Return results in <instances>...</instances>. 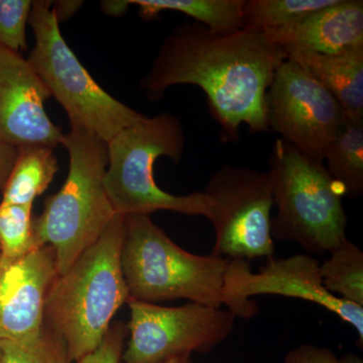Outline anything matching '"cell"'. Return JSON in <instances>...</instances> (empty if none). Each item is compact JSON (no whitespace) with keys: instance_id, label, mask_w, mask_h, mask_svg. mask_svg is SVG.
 <instances>
[{"instance_id":"1","label":"cell","mask_w":363,"mask_h":363,"mask_svg":"<svg viewBox=\"0 0 363 363\" xmlns=\"http://www.w3.org/2000/svg\"><path fill=\"white\" fill-rule=\"evenodd\" d=\"M285 60L283 48L262 30L218 35L196 21L185 23L164 38L140 87L152 101L172 86L201 88L222 142L235 143L241 124L252 133L269 130L266 94Z\"/></svg>"},{"instance_id":"2","label":"cell","mask_w":363,"mask_h":363,"mask_svg":"<svg viewBox=\"0 0 363 363\" xmlns=\"http://www.w3.org/2000/svg\"><path fill=\"white\" fill-rule=\"evenodd\" d=\"M124 217L116 215L104 233L52 284L44 326L63 339L72 362L93 352L112 318L130 300L121 271Z\"/></svg>"},{"instance_id":"3","label":"cell","mask_w":363,"mask_h":363,"mask_svg":"<svg viewBox=\"0 0 363 363\" xmlns=\"http://www.w3.org/2000/svg\"><path fill=\"white\" fill-rule=\"evenodd\" d=\"M185 145L180 119L169 113L145 116L107 143L104 186L114 212L128 216L168 210L209 218L213 201L204 192L172 195L154 178L157 160L168 157L178 164Z\"/></svg>"},{"instance_id":"4","label":"cell","mask_w":363,"mask_h":363,"mask_svg":"<svg viewBox=\"0 0 363 363\" xmlns=\"http://www.w3.org/2000/svg\"><path fill=\"white\" fill-rule=\"evenodd\" d=\"M63 145L70 157L65 183L47 198L44 211L33 220L35 247L54 248L59 274L99 238L117 215L104 186L107 143L71 128Z\"/></svg>"},{"instance_id":"5","label":"cell","mask_w":363,"mask_h":363,"mask_svg":"<svg viewBox=\"0 0 363 363\" xmlns=\"http://www.w3.org/2000/svg\"><path fill=\"white\" fill-rule=\"evenodd\" d=\"M124 217L121 271L133 300L166 302L186 298L222 307L229 259L183 250L147 214Z\"/></svg>"},{"instance_id":"6","label":"cell","mask_w":363,"mask_h":363,"mask_svg":"<svg viewBox=\"0 0 363 363\" xmlns=\"http://www.w3.org/2000/svg\"><path fill=\"white\" fill-rule=\"evenodd\" d=\"M269 174L278 208L271 222L274 240L292 241L314 255L329 253L347 240L344 195L323 162L279 138Z\"/></svg>"},{"instance_id":"7","label":"cell","mask_w":363,"mask_h":363,"mask_svg":"<svg viewBox=\"0 0 363 363\" xmlns=\"http://www.w3.org/2000/svg\"><path fill=\"white\" fill-rule=\"evenodd\" d=\"M28 23L35 45L26 60L65 109L71 128L85 130L107 143L145 116L95 82L64 40L52 2L33 1Z\"/></svg>"},{"instance_id":"8","label":"cell","mask_w":363,"mask_h":363,"mask_svg":"<svg viewBox=\"0 0 363 363\" xmlns=\"http://www.w3.org/2000/svg\"><path fill=\"white\" fill-rule=\"evenodd\" d=\"M213 201L212 253L229 259L267 257L274 253L272 235L274 193L269 172L224 164L203 191Z\"/></svg>"},{"instance_id":"9","label":"cell","mask_w":363,"mask_h":363,"mask_svg":"<svg viewBox=\"0 0 363 363\" xmlns=\"http://www.w3.org/2000/svg\"><path fill=\"white\" fill-rule=\"evenodd\" d=\"M130 341L121 363H162L206 353L231 335L235 315L222 307L188 303L164 307L130 298Z\"/></svg>"},{"instance_id":"10","label":"cell","mask_w":363,"mask_h":363,"mask_svg":"<svg viewBox=\"0 0 363 363\" xmlns=\"http://www.w3.org/2000/svg\"><path fill=\"white\" fill-rule=\"evenodd\" d=\"M283 296L300 298L321 306L343 322L351 325L363 344V307L351 304L329 293L322 284L320 262L310 255H296L288 259H267L257 272L250 262L230 259L224 276L222 305L235 317L252 319L259 314L255 296Z\"/></svg>"},{"instance_id":"11","label":"cell","mask_w":363,"mask_h":363,"mask_svg":"<svg viewBox=\"0 0 363 363\" xmlns=\"http://www.w3.org/2000/svg\"><path fill=\"white\" fill-rule=\"evenodd\" d=\"M264 102L269 130L305 156L323 162L325 149L344 125V112L333 95L286 59L277 69Z\"/></svg>"},{"instance_id":"12","label":"cell","mask_w":363,"mask_h":363,"mask_svg":"<svg viewBox=\"0 0 363 363\" xmlns=\"http://www.w3.org/2000/svg\"><path fill=\"white\" fill-rule=\"evenodd\" d=\"M51 93L28 60L0 47V145L16 150L63 145L45 109Z\"/></svg>"},{"instance_id":"13","label":"cell","mask_w":363,"mask_h":363,"mask_svg":"<svg viewBox=\"0 0 363 363\" xmlns=\"http://www.w3.org/2000/svg\"><path fill=\"white\" fill-rule=\"evenodd\" d=\"M58 276L56 252L50 245L16 259L0 257V341L28 340L42 333L45 302Z\"/></svg>"},{"instance_id":"14","label":"cell","mask_w":363,"mask_h":363,"mask_svg":"<svg viewBox=\"0 0 363 363\" xmlns=\"http://www.w3.org/2000/svg\"><path fill=\"white\" fill-rule=\"evenodd\" d=\"M266 33L283 48L286 59L295 54L351 51L363 47V1L337 0L290 28Z\"/></svg>"},{"instance_id":"15","label":"cell","mask_w":363,"mask_h":363,"mask_svg":"<svg viewBox=\"0 0 363 363\" xmlns=\"http://www.w3.org/2000/svg\"><path fill=\"white\" fill-rule=\"evenodd\" d=\"M333 95L348 119H363V47L336 55L288 57Z\"/></svg>"},{"instance_id":"16","label":"cell","mask_w":363,"mask_h":363,"mask_svg":"<svg viewBox=\"0 0 363 363\" xmlns=\"http://www.w3.org/2000/svg\"><path fill=\"white\" fill-rule=\"evenodd\" d=\"M245 0H128L140 7L143 20H152L162 11H176L190 16L210 32L230 35L243 30Z\"/></svg>"},{"instance_id":"17","label":"cell","mask_w":363,"mask_h":363,"mask_svg":"<svg viewBox=\"0 0 363 363\" xmlns=\"http://www.w3.org/2000/svg\"><path fill=\"white\" fill-rule=\"evenodd\" d=\"M52 147H30L18 150V157L2 188L0 204L33 207L58 172Z\"/></svg>"},{"instance_id":"18","label":"cell","mask_w":363,"mask_h":363,"mask_svg":"<svg viewBox=\"0 0 363 363\" xmlns=\"http://www.w3.org/2000/svg\"><path fill=\"white\" fill-rule=\"evenodd\" d=\"M327 171L343 195L358 197L363 192V119L345 118L340 133L324 152Z\"/></svg>"},{"instance_id":"19","label":"cell","mask_w":363,"mask_h":363,"mask_svg":"<svg viewBox=\"0 0 363 363\" xmlns=\"http://www.w3.org/2000/svg\"><path fill=\"white\" fill-rule=\"evenodd\" d=\"M320 264L322 284L329 293L363 307V252L346 240Z\"/></svg>"},{"instance_id":"20","label":"cell","mask_w":363,"mask_h":363,"mask_svg":"<svg viewBox=\"0 0 363 363\" xmlns=\"http://www.w3.org/2000/svg\"><path fill=\"white\" fill-rule=\"evenodd\" d=\"M336 1L337 0H245L243 28L262 32L285 30Z\"/></svg>"},{"instance_id":"21","label":"cell","mask_w":363,"mask_h":363,"mask_svg":"<svg viewBox=\"0 0 363 363\" xmlns=\"http://www.w3.org/2000/svg\"><path fill=\"white\" fill-rule=\"evenodd\" d=\"M1 363H72L63 339L50 329L37 337L21 341H0Z\"/></svg>"},{"instance_id":"22","label":"cell","mask_w":363,"mask_h":363,"mask_svg":"<svg viewBox=\"0 0 363 363\" xmlns=\"http://www.w3.org/2000/svg\"><path fill=\"white\" fill-rule=\"evenodd\" d=\"M33 207L0 204V257L16 259L35 248Z\"/></svg>"},{"instance_id":"23","label":"cell","mask_w":363,"mask_h":363,"mask_svg":"<svg viewBox=\"0 0 363 363\" xmlns=\"http://www.w3.org/2000/svg\"><path fill=\"white\" fill-rule=\"evenodd\" d=\"M32 6L30 0H0V47L18 54L25 51Z\"/></svg>"},{"instance_id":"24","label":"cell","mask_w":363,"mask_h":363,"mask_svg":"<svg viewBox=\"0 0 363 363\" xmlns=\"http://www.w3.org/2000/svg\"><path fill=\"white\" fill-rule=\"evenodd\" d=\"M126 334L128 327L123 323L117 322L111 324L96 350L75 363H121Z\"/></svg>"},{"instance_id":"25","label":"cell","mask_w":363,"mask_h":363,"mask_svg":"<svg viewBox=\"0 0 363 363\" xmlns=\"http://www.w3.org/2000/svg\"><path fill=\"white\" fill-rule=\"evenodd\" d=\"M284 363H362V360L354 355L340 358L328 348L302 344L286 355Z\"/></svg>"},{"instance_id":"26","label":"cell","mask_w":363,"mask_h":363,"mask_svg":"<svg viewBox=\"0 0 363 363\" xmlns=\"http://www.w3.org/2000/svg\"><path fill=\"white\" fill-rule=\"evenodd\" d=\"M18 150L9 145H0V190L4 188L14 162L18 157Z\"/></svg>"},{"instance_id":"27","label":"cell","mask_w":363,"mask_h":363,"mask_svg":"<svg viewBox=\"0 0 363 363\" xmlns=\"http://www.w3.org/2000/svg\"><path fill=\"white\" fill-rule=\"evenodd\" d=\"M130 4L128 1H104L101 2L102 9L107 14H112V16H118L125 13L128 7Z\"/></svg>"},{"instance_id":"28","label":"cell","mask_w":363,"mask_h":363,"mask_svg":"<svg viewBox=\"0 0 363 363\" xmlns=\"http://www.w3.org/2000/svg\"><path fill=\"white\" fill-rule=\"evenodd\" d=\"M162 363H191L189 360V357H183L178 358H173V359L168 360V362Z\"/></svg>"},{"instance_id":"29","label":"cell","mask_w":363,"mask_h":363,"mask_svg":"<svg viewBox=\"0 0 363 363\" xmlns=\"http://www.w3.org/2000/svg\"><path fill=\"white\" fill-rule=\"evenodd\" d=\"M1 358H2V350H1V346H0V363H1Z\"/></svg>"}]
</instances>
